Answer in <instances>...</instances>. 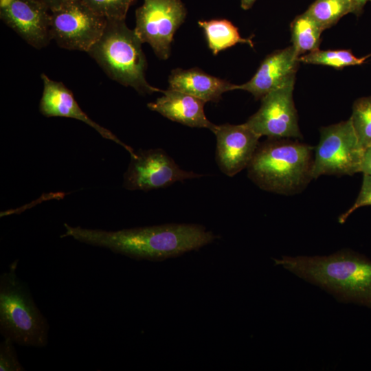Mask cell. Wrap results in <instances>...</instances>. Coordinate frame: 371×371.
I'll return each mask as SVG.
<instances>
[{
    "label": "cell",
    "mask_w": 371,
    "mask_h": 371,
    "mask_svg": "<svg viewBox=\"0 0 371 371\" xmlns=\"http://www.w3.org/2000/svg\"><path fill=\"white\" fill-rule=\"evenodd\" d=\"M186 16L181 0H144L135 11L134 30L142 43H148L159 58L166 60L173 36Z\"/></svg>",
    "instance_id": "cell-7"
},
{
    "label": "cell",
    "mask_w": 371,
    "mask_h": 371,
    "mask_svg": "<svg viewBox=\"0 0 371 371\" xmlns=\"http://www.w3.org/2000/svg\"><path fill=\"white\" fill-rule=\"evenodd\" d=\"M142 42L125 19H107L99 40L87 52L112 80L142 94L162 92L146 80Z\"/></svg>",
    "instance_id": "cell-4"
},
{
    "label": "cell",
    "mask_w": 371,
    "mask_h": 371,
    "mask_svg": "<svg viewBox=\"0 0 371 371\" xmlns=\"http://www.w3.org/2000/svg\"><path fill=\"white\" fill-rule=\"evenodd\" d=\"M201 176L181 169L161 149L139 150L131 157L123 186L129 190L148 191Z\"/></svg>",
    "instance_id": "cell-10"
},
{
    "label": "cell",
    "mask_w": 371,
    "mask_h": 371,
    "mask_svg": "<svg viewBox=\"0 0 371 371\" xmlns=\"http://www.w3.org/2000/svg\"><path fill=\"white\" fill-rule=\"evenodd\" d=\"M369 56L357 57L349 49L322 50L319 49L299 57L300 63L320 65L339 69L363 64Z\"/></svg>",
    "instance_id": "cell-20"
},
{
    "label": "cell",
    "mask_w": 371,
    "mask_h": 371,
    "mask_svg": "<svg viewBox=\"0 0 371 371\" xmlns=\"http://www.w3.org/2000/svg\"><path fill=\"white\" fill-rule=\"evenodd\" d=\"M18 262L0 276V332L19 345L43 348L48 342L49 324L16 275Z\"/></svg>",
    "instance_id": "cell-5"
},
{
    "label": "cell",
    "mask_w": 371,
    "mask_h": 371,
    "mask_svg": "<svg viewBox=\"0 0 371 371\" xmlns=\"http://www.w3.org/2000/svg\"><path fill=\"white\" fill-rule=\"evenodd\" d=\"M363 153L350 118L322 127L315 150L312 177L360 172Z\"/></svg>",
    "instance_id": "cell-6"
},
{
    "label": "cell",
    "mask_w": 371,
    "mask_h": 371,
    "mask_svg": "<svg viewBox=\"0 0 371 371\" xmlns=\"http://www.w3.org/2000/svg\"><path fill=\"white\" fill-rule=\"evenodd\" d=\"M44 5L50 12L60 8L61 7L76 0H34Z\"/></svg>",
    "instance_id": "cell-25"
},
{
    "label": "cell",
    "mask_w": 371,
    "mask_h": 371,
    "mask_svg": "<svg viewBox=\"0 0 371 371\" xmlns=\"http://www.w3.org/2000/svg\"><path fill=\"white\" fill-rule=\"evenodd\" d=\"M43 91L39 110L46 117H65L82 121L94 128L102 137L124 148L131 157L136 156L133 148L122 142L109 130L93 121L80 107L72 92L58 81L50 79L45 74L41 75Z\"/></svg>",
    "instance_id": "cell-14"
},
{
    "label": "cell",
    "mask_w": 371,
    "mask_h": 371,
    "mask_svg": "<svg viewBox=\"0 0 371 371\" xmlns=\"http://www.w3.org/2000/svg\"><path fill=\"white\" fill-rule=\"evenodd\" d=\"M352 4V14L359 16L363 10L364 6L370 0H351Z\"/></svg>",
    "instance_id": "cell-27"
},
{
    "label": "cell",
    "mask_w": 371,
    "mask_h": 371,
    "mask_svg": "<svg viewBox=\"0 0 371 371\" xmlns=\"http://www.w3.org/2000/svg\"><path fill=\"white\" fill-rule=\"evenodd\" d=\"M274 261L297 277L319 286L340 302L371 309V260L363 255L342 249L329 256H284Z\"/></svg>",
    "instance_id": "cell-2"
},
{
    "label": "cell",
    "mask_w": 371,
    "mask_h": 371,
    "mask_svg": "<svg viewBox=\"0 0 371 371\" xmlns=\"http://www.w3.org/2000/svg\"><path fill=\"white\" fill-rule=\"evenodd\" d=\"M312 150L297 141L268 139L259 144L247 166L248 176L264 190L295 192L313 179Z\"/></svg>",
    "instance_id": "cell-3"
},
{
    "label": "cell",
    "mask_w": 371,
    "mask_h": 371,
    "mask_svg": "<svg viewBox=\"0 0 371 371\" xmlns=\"http://www.w3.org/2000/svg\"><path fill=\"white\" fill-rule=\"evenodd\" d=\"M305 12L324 31L344 16L352 13V4L351 0H315Z\"/></svg>",
    "instance_id": "cell-19"
},
{
    "label": "cell",
    "mask_w": 371,
    "mask_h": 371,
    "mask_svg": "<svg viewBox=\"0 0 371 371\" xmlns=\"http://www.w3.org/2000/svg\"><path fill=\"white\" fill-rule=\"evenodd\" d=\"M295 81L262 97L260 109L245 122L260 137L302 138L293 98Z\"/></svg>",
    "instance_id": "cell-9"
},
{
    "label": "cell",
    "mask_w": 371,
    "mask_h": 371,
    "mask_svg": "<svg viewBox=\"0 0 371 371\" xmlns=\"http://www.w3.org/2000/svg\"><path fill=\"white\" fill-rule=\"evenodd\" d=\"M95 14L106 19H125L135 0H82Z\"/></svg>",
    "instance_id": "cell-22"
},
{
    "label": "cell",
    "mask_w": 371,
    "mask_h": 371,
    "mask_svg": "<svg viewBox=\"0 0 371 371\" xmlns=\"http://www.w3.org/2000/svg\"><path fill=\"white\" fill-rule=\"evenodd\" d=\"M216 161L220 170L233 177L247 168L258 145L260 136L246 123L216 125Z\"/></svg>",
    "instance_id": "cell-12"
},
{
    "label": "cell",
    "mask_w": 371,
    "mask_h": 371,
    "mask_svg": "<svg viewBox=\"0 0 371 371\" xmlns=\"http://www.w3.org/2000/svg\"><path fill=\"white\" fill-rule=\"evenodd\" d=\"M256 0H240V5L243 10H248L252 7Z\"/></svg>",
    "instance_id": "cell-28"
},
{
    "label": "cell",
    "mask_w": 371,
    "mask_h": 371,
    "mask_svg": "<svg viewBox=\"0 0 371 371\" xmlns=\"http://www.w3.org/2000/svg\"><path fill=\"white\" fill-rule=\"evenodd\" d=\"M370 1L371 2V0H370Z\"/></svg>",
    "instance_id": "cell-29"
},
{
    "label": "cell",
    "mask_w": 371,
    "mask_h": 371,
    "mask_svg": "<svg viewBox=\"0 0 371 371\" xmlns=\"http://www.w3.org/2000/svg\"><path fill=\"white\" fill-rule=\"evenodd\" d=\"M290 27L291 45L299 57L319 49L324 30L306 12L297 16Z\"/></svg>",
    "instance_id": "cell-18"
},
{
    "label": "cell",
    "mask_w": 371,
    "mask_h": 371,
    "mask_svg": "<svg viewBox=\"0 0 371 371\" xmlns=\"http://www.w3.org/2000/svg\"><path fill=\"white\" fill-rule=\"evenodd\" d=\"M50 16L47 8L34 0H1V19L36 49L52 40Z\"/></svg>",
    "instance_id": "cell-11"
},
{
    "label": "cell",
    "mask_w": 371,
    "mask_h": 371,
    "mask_svg": "<svg viewBox=\"0 0 371 371\" xmlns=\"http://www.w3.org/2000/svg\"><path fill=\"white\" fill-rule=\"evenodd\" d=\"M363 175L362 184L358 196L354 204L339 216L338 221L340 223L346 222L348 216L359 207L371 205V175Z\"/></svg>",
    "instance_id": "cell-24"
},
{
    "label": "cell",
    "mask_w": 371,
    "mask_h": 371,
    "mask_svg": "<svg viewBox=\"0 0 371 371\" xmlns=\"http://www.w3.org/2000/svg\"><path fill=\"white\" fill-rule=\"evenodd\" d=\"M350 120L359 144L365 150L371 146V96L355 101Z\"/></svg>",
    "instance_id": "cell-21"
},
{
    "label": "cell",
    "mask_w": 371,
    "mask_h": 371,
    "mask_svg": "<svg viewBox=\"0 0 371 371\" xmlns=\"http://www.w3.org/2000/svg\"><path fill=\"white\" fill-rule=\"evenodd\" d=\"M298 58L292 45L276 50L266 56L249 81L236 85L235 90L248 91L256 99H261L267 93L295 80L300 63Z\"/></svg>",
    "instance_id": "cell-13"
},
{
    "label": "cell",
    "mask_w": 371,
    "mask_h": 371,
    "mask_svg": "<svg viewBox=\"0 0 371 371\" xmlns=\"http://www.w3.org/2000/svg\"><path fill=\"white\" fill-rule=\"evenodd\" d=\"M61 237L104 247L133 259L163 260L196 250L216 238L205 227L192 224L160 225L106 231L64 224Z\"/></svg>",
    "instance_id": "cell-1"
},
{
    "label": "cell",
    "mask_w": 371,
    "mask_h": 371,
    "mask_svg": "<svg viewBox=\"0 0 371 371\" xmlns=\"http://www.w3.org/2000/svg\"><path fill=\"white\" fill-rule=\"evenodd\" d=\"M198 23L203 28L208 47L214 55L237 43L254 46L251 38L241 37L238 28L228 20L199 21Z\"/></svg>",
    "instance_id": "cell-17"
},
{
    "label": "cell",
    "mask_w": 371,
    "mask_h": 371,
    "mask_svg": "<svg viewBox=\"0 0 371 371\" xmlns=\"http://www.w3.org/2000/svg\"><path fill=\"white\" fill-rule=\"evenodd\" d=\"M106 21L82 0H76L51 12L52 39L62 48L88 52L102 36Z\"/></svg>",
    "instance_id": "cell-8"
},
{
    "label": "cell",
    "mask_w": 371,
    "mask_h": 371,
    "mask_svg": "<svg viewBox=\"0 0 371 371\" xmlns=\"http://www.w3.org/2000/svg\"><path fill=\"white\" fill-rule=\"evenodd\" d=\"M161 93V97L148 104L150 110L183 125L214 131L216 124L210 122L204 113L205 101L170 89Z\"/></svg>",
    "instance_id": "cell-15"
},
{
    "label": "cell",
    "mask_w": 371,
    "mask_h": 371,
    "mask_svg": "<svg viewBox=\"0 0 371 371\" xmlns=\"http://www.w3.org/2000/svg\"><path fill=\"white\" fill-rule=\"evenodd\" d=\"M14 343L10 339L4 338L0 344V370L24 371L25 368L20 363Z\"/></svg>",
    "instance_id": "cell-23"
},
{
    "label": "cell",
    "mask_w": 371,
    "mask_h": 371,
    "mask_svg": "<svg viewBox=\"0 0 371 371\" xmlns=\"http://www.w3.org/2000/svg\"><path fill=\"white\" fill-rule=\"evenodd\" d=\"M168 83L170 89L188 93L205 102H218L223 93L235 90L236 87L198 68L173 69Z\"/></svg>",
    "instance_id": "cell-16"
},
{
    "label": "cell",
    "mask_w": 371,
    "mask_h": 371,
    "mask_svg": "<svg viewBox=\"0 0 371 371\" xmlns=\"http://www.w3.org/2000/svg\"><path fill=\"white\" fill-rule=\"evenodd\" d=\"M360 172L371 175V146L364 150Z\"/></svg>",
    "instance_id": "cell-26"
}]
</instances>
